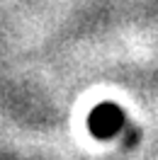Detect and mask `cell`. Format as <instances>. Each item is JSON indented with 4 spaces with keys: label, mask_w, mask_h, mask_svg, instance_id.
Listing matches in <instances>:
<instances>
[{
    "label": "cell",
    "mask_w": 158,
    "mask_h": 160,
    "mask_svg": "<svg viewBox=\"0 0 158 160\" xmlns=\"http://www.w3.org/2000/svg\"><path fill=\"white\" fill-rule=\"evenodd\" d=\"M124 124V114L117 104L112 102H102L100 107L90 112L88 117V126H90V133L95 138H112Z\"/></svg>",
    "instance_id": "cell-1"
}]
</instances>
